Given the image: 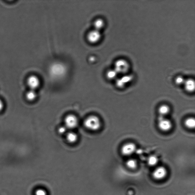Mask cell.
<instances>
[{
    "mask_svg": "<svg viewBox=\"0 0 195 195\" xmlns=\"http://www.w3.org/2000/svg\"><path fill=\"white\" fill-rule=\"evenodd\" d=\"M36 195H47V193L44 190L42 189H38L36 190L35 193Z\"/></svg>",
    "mask_w": 195,
    "mask_h": 195,
    "instance_id": "21",
    "label": "cell"
},
{
    "mask_svg": "<svg viewBox=\"0 0 195 195\" xmlns=\"http://www.w3.org/2000/svg\"><path fill=\"white\" fill-rule=\"evenodd\" d=\"M101 38V34L100 31L94 30L90 32L87 36V39L90 42L94 44L100 40Z\"/></svg>",
    "mask_w": 195,
    "mask_h": 195,
    "instance_id": "6",
    "label": "cell"
},
{
    "mask_svg": "<svg viewBox=\"0 0 195 195\" xmlns=\"http://www.w3.org/2000/svg\"><path fill=\"white\" fill-rule=\"evenodd\" d=\"M185 90L188 92H194L195 88L194 81L192 79H189L185 81L184 83Z\"/></svg>",
    "mask_w": 195,
    "mask_h": 195,
    "instance_id": "10",
    "label": "cell"
},
{
    "mask_svg": "<svg viewBox=\"0 0 195 195\" xmlns=\"http://www.w3.org/2000/svg\"><path fill=\"white\" fill-rule=\"evenodd\" d=\"M167 174V171L163 167H160L157 169L153 173V176L155 179L161 180L164 178Z\"/></svg>",
    "mask_w": 195,
    "mask_h": 195,
    "instance_id": "8",
    "label": "cell"
},
{
    "mask_svg": "<svg viewBox=\"0 0 195 195\" xmlns=\"http://www.w3.org/2000/svg\"><path fill=\"white\" fill-rule=\"evenodd\" d=\"M129 65L126 60L121 59L116 62L115 65V71L117 73H125L128 71Z\"/></svg>",
    "mask_w": 195,
    "mask_h": 195,
    "instance_id": "3",
    "label": "cell"
},
{
    "mask_svg": "<svg viewBox=\"0 0 195 195\" xmlns=\"http://www.w3.org/2000/svg\"><path fill=\"white\" fill-rule=\"evenodd\" d=\"M3 107H4V104L2 100H0V111L3 109Z\"/></svg>",
    "mask_w": 195,
    "mask_h": 195,
    "instance_id": "22",
    "label": "cell"
},
{
    "mask_svg": "<svg viewBox=\"0 0 195 195\" xmlns=\"http://www.w3.org/2000/svg\"><path fill=\"white\" fill-rule=\"evenodd\" d=\"M104 26V22L101 19H97L95 21L94 23V26L95 30L100 31L103 28Z\"/></svg>",
    "mask_w": 195,
    "mask_h": 195,
    "instance_id": "14",
    "label": "cell"
},
{
    "mask_svg": "<svg viewBox=\"0 0 195 195\" xmlns=\"http://www.w3.org/2000/svg\"><path fill=\"white\" fill-rule=\"evenodd\" d=\"M132 80V77L131 76H125L118 79L116 81L117 86L119 88H123L127 83L130 82Z\"/></svg>",
    "mask_w": 195,
    "mask_h": 195,
    "instance_id": "9",
    "label": "cell"
},
{
    "mask_svg": "<svg viewBox=\"0 0 195 195\" xmlns=\"http://www.w3.org/2000/svg\"><path fill=\"white\" fill-rule=\"evenodd\" d=\"M67 130H68V129L67 128V127L65 126H61L59 128L58 131L59 133L61 134H65L67 132Z\"/></svg>",
    "mask_w": 195,
    "mask_h": 195,
    "instance_id": "20",
    "label": "cell"
},
{
    "mask_svg": "<svg viewBox=\"0 0 195 195\" xmlns=\"http://www.w3.org/2000/svg\"><path fill=\"white\" fill-rule=\"evenodd\" d=\"M27 84L31 90H34L39 87L40 81L37 77L31 76L27 80Z\"/></svg>",
    "mask_w": 195,
    "mask_h": 195,
    "instance_id": "7",
    "label": "cell"
},
{
    "mask_svg": "<svg viewBox=\"0 0 195 195\" xmlns=\"http://www.w3.org/2000/svg\"><path fill=\"white\" fill-rule=\"evenodd\" d=\"M158 126L160 130L163 132H167L171 130L173 125L170 120L164 117L160 116L158 119Z\"/></svg>",
    "mask_w": 195,
    "mask_h": 195,
    "instance_id": "2",
    "label": "cell"
},
{
    "mask_svg": "<svg viewBox=\"0 0 195 195\" xmlns=\"http://www.w3.org/2000/svg\"><path fill=\"white\" fill-rule=\"evenodd\" d=\"M37 97V94L34 90H31L28 91L26 95V97L29 101H33Z\"/></svg>",
    "mask_w": 195,
    "mask_h": 195,
    "instance_id": "15",
    "label": "cell"
},
{
    "mask_svg": "<svg viewBox=\"0 0 195 195\" xmlns=\"http://www.w3.org/2000/svg\"><path fill=\"white\" fill-rule=\"evenodd\" d=\"M84 125L89 130L97 131L99 130L101 125L100 119L95 116H90L86 119Z\"/></svg>",
    "mask_w": 195,
    "mask_h": 195,
    "instance_id": "1",
    "label": "cell"
},
{
    "mask_svg": "<svg viewBox=\"0 0 195 195\" xmlns=\"http://www.w3.org/2000/svg\"><path fill=\"white\" fill-rule=\"evenodd\" d=\"M127 165L129 168L133 169L135 168L137 166V163L135 160L130 159L127 161Z\"/></svg>",
    "mask_w": 195,
    "mask_h": 195,
    "instance_id": "18",
    "label": "cell"
},
{
    "mask_svg": "<svg viewBox=\"0 0 195 195\" xmlns=\"http://www.w3.org/2000/svg\"><path fill=\"white\" fill-rule=\"evenodd\" d=\"M67 140L70 143H74L78 139L77 134L73 132H69L66 135Z\"/></svg>",
    "mask_w": 195,
    "mask_h": 195,
    "instance_id": "11",
    "label": "cell"
},
{
    "mask_svg": "<svg viewBox=\"0 0 195 195\" xmlns=\"http://www.w3.org/2000/svg\"><path fill=\"white\" fill-rule=\"evenodd\" d=\"M136 149V146L135 144L129 143L124 145L121 148V151L123 155L129 156L133 154Z\"/></svg>",
    "mask_w": 195,
    "mask_h": 195,
    "instance_id": "5",
    "label": "cell"
},
{
    "mask_svg": "<svg viewBox=\"0 0 195 195\" xmlns=\"http://www.w3.org/2000/svg\"><path fill=\"white\" fill-rule=\"evenodd\" d=\"M65 126L68 129H73L78 125V121L76 117L73 114L68 115L65 118Z\"/></svg>",
    "mask_w": 195,
    "mask_h": 195,
    "instance_id": "4",
    "label": "cell"
},
{
    "mask_svg": "<svg viewBox=\"0 0 195 195\" xmlns=\"http://www.w3.org/2000/svg\"><path fill=\"white\" fill-rule=\"evenodd\" d=\"M185 125L188 129H193L195 126V120L194 118L189 117L185 121Z\"/></svg>",
    "mask_w": 195,
    "mask_h": 195,
    "instance_id": "13",
    "label": "cell"
},
{
    "mask_svg": "<svg viewBox=\"0 0 195 195\" xmlns=\"http://www.w3.org/2000/svg\"><path fill=\"white\" fill-rule=\"evenodd\" d=\"M117 74L114 70H110L107 72L106 75L107 78L110 80L114 79L116 78Z\"/></svg>",
    "mask_w": 195,
    "mask_h": 195,
    "instance_id": "17",
    "label": "cell"
},
{
    "mask_svg": "<svg viewBox=\"0 0 195 195\" xmlns=\"http://www.w3.org/2000/svg\"><path fill=\"white\" fill-rule=\"evenodd\" d=\"M158 111L160 116L164 117L170 112V108L167 105H162L159 107Z\"/></svg>",
    "mask_w": 195,
    "mask_h": 195,
    "instance_id": "12",
    "label": "cell"
},
{
    "mask_svg": "<svg viewBox=\"0 0 195 195\" xmlns=\"http://www.w3.org/2000/svg\"><path fill=\"white\" fill-rule=\"evenodd\" d=\"M175 81L176 84L178 85H180L184 84L185 82V81L183 78L180 76L177 78Z\"/></svg>",
    "mask_w": 195,
    "mask_h": 195,
    "instance_id": "19",
    "label": "cell"
},
{
    "mask_svg": "<svg viewBox=\"0 0 195 195\" xmlns=\"http://www.w3.org/2000/svg\"><path fill=\"white\" fill-rule=\"evenodd\" d=\"M158 159L156 156H150L148 159V163L149 165L151 166L156 165L158 162Z\"/></svg>",
    "mask_w": 195,
    "mask_h": 195,
    "instance_id": "16",
    "label": "cell"
}]
</instances>
